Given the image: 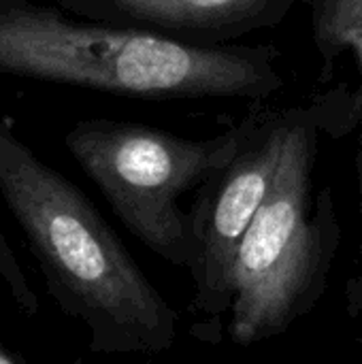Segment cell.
<instances>
[{"label": "cell", "instance_id": "cell-2", "mask_svg": "<svg viewBox=\"0 0 362 364\" xmlns=\"http://www.w3.org/2000/svg\"><path fill=\"white\" fill-rule=\"evenodd\" d=\"M0 75L143 100H262L286 83L273 45H192L34 0H0Z\"/></svg>", "mask_w": 362, "mask_h": 364}, {"label": "cell", "instance_id": "cell-9", "mask_svg": "<svg viewBox=\"0 0 362 364\" xmlns=\"http://www.w3.org/2000/svg\"><path fill=\"white\" fill-rule=\"evenodd\" d=\"M358 183H361V215H362V156L358 158ZM361 256H362V243H361ZM344 296H346V311L352 320H361L362 322V271L350 275V279L346 282L344 288Z\"/></svg>", "mask_w": 362, "mask_h": 364}, {"label": "cell", "instance_id": "cell-10", "mask_svg": "<svg viewBox=\"0 0 362 364\" xmlns=\"http://www.w3.org/2000/svg\"><path fill=\"white\" fill-rule=\"evenodd\" d=\"M0 364H30L26 358H21L17 352L9 350L6 346L0 343Z\"/></svg>", "mask_w": 362, "mask_h": 364}, {"label": "cell", "instance_id": "cell-8", "mask_svg": "<svg viewBox=\"0 0 362 364\" xmlns=\"http://www.w3.org/2000/svg\"><path fill=\"white\" fill-rule=\"evenodd\" d=\"M0 282L6 288L9 296L13 303L26 314V316H36L38 314V299L34 288L30 286L11 243L6 241L2 228H0Z\"/></svg>", "mask_w": 362, "mask_h": 364}, {"label": "cell", "instance_id": "cell-6", "mask_svg": "<svg viewBox=\"0 0 362 364\" xmlns=\"http://www.w3.org/2000/svg\"><path fill=\"white\" fill-rule=\"evenodd\" d=\"M297 0H58L75 17L143 28L192 45L230 41L280 26Z\"/></svg>", "mask_w": 362, "mask_h": 364}, {"label": "cell", "instance_id": "cell-4", "mask_svg": "<svg viewBox=\"0 0 362 364\" xmlns=\"http://www.w3.org/2000/svg\"><path fill=\"white\" fill-rule=\"evenodd\" d=\"M250 115L205 139H190L137 122L92 117L77 122L64 145L96 183L122 224L154 254L188 267L190 213L179 198L198 190L241 147Z\"/></svg>", "mask_w": 362, "mask_h": 364}, {"label": "cell", "instance_id": "cell-7", "mask_svg": "<svg viewBox=\"0 0 362 364\" xmlns=\"http://www.w3.org/2000/svg\"><path fill=\"white\" fill-rule=\"evenodd\" d=\"M320 55L316 90L305 105L320 134L362 130V0H305Z\"/></svg>", "mask_w": 362, "mask_h": 364}, {"label": "cell", "instance_id": "cell-5", "mask_svg": "<svg viewBox=\"0 0 362 364\" xmlns=\"http://www.w3.org/2000/svg\"><path fill=\"white\" fill-rule=\"evenodd\" d=\"M292 109L250 113L237 154L201 188L190 211L188 273L194 282L192 335L220 343L235 299L237 256L275 181Z\"/></svg>", "mask_w": 362, "mask_h": 364}, {"label": "cell", "instance_id": "cell-3", "mask_svg": "<svg viewBox=\"0 0 362 364\" xmlns=\"http://www.w3.org/2000/svg\"><path fill=\"white\" fill-rule=\"evenodd\" d=\"M320 130L294 107L275 181L237 256L228 335L254 346L286 333L322 299L341 243L331 188L314 196Z\"/></svg>", "mask_w": 362, "mask_h": 364}, {"label": "cell", "instance_id": "cell-1", "mask_svg": "<svg viewBox=\"0 0 362 364\" xmlns=\"http://www.w3.org/2000/svg\"><path fill=\"white\" fill-rule=\"evenodd\" d=\"M0 196L21 228L53 303L96 354L169 352L181 320L92 200L49 166L0 111Z\"/></svg>", "mask_w": 362, "mask_h": 364}]
</instances>
